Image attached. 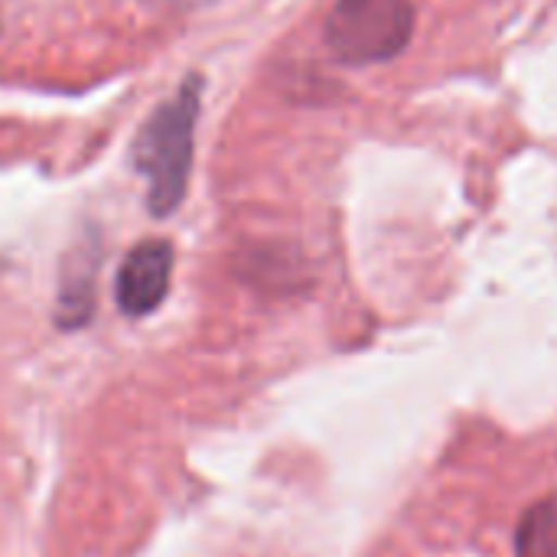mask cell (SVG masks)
<instances>
[{
  "instance_id": "6da1fadb",
  "label": "cell",
  "mask_w": 557,
  "mask_h": 557,
  "mask_svg": "<svg viewBox=\"0 0 557 557\" xmlns=\"http://www.w3.org/2000/svg\"><path fill=\"white\" fill-rule=\"evenodd\" d=\"M202 101V78H186L173 98H166L140 127L134 140V166L147 180V206L166 219L186 196L193 170L196 121Z\"/></svg>"
},
{
  "instance_id": "7a4b0ae2",
  "label": "cell",
  "mask_w": 557,
  "mask_h": 557,
  "mask_svg": "<svg viewBox=\"0 0 557 557\" xmlns=\"http://www.w3.org/2000/svg\"><path fill=\"white\" fill-rule=\"evenodd\" d=\"M326 46L339 62L375 65L401 55L414 36L411 0H336L326 26Z\"/></svg>"
},
{
  "instance_id": "3957f363",
  "label": "cell",
  "mask_w": 557,
  "mask_h": 557,
  "mask_svg": "<svg viewBox=\"0 0 557 557\" xmlns=\"http://www.w3.org/2000/svg\"><path fill=\"white\" fill-rule=\"evenodd\" d=\"M173 277V245L163 238H147L127 251L121 261L117 281H114V297L117 307L127 317H147L153 313L170 290Z\"/></svg>"
},
{
  "instance_id": "277c9868",
  "label": "cell",
  "mask_w": 557,
  "mask_h": 557,
  "mask_svg": "<svg viewBox=\"0 0 557 557\" xmlns=\"http://www.w3.org/2000/svg\"><path fill=\"white\" fill-rule=\"evenodd\" d=\"M519 557H557V496L535 503L516 532Z\"/></svg>"
}]
</instances>
